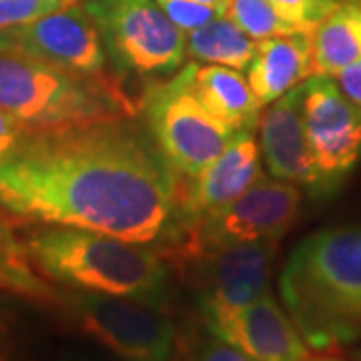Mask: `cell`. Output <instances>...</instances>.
Segmentation results:
<instances>
[{
	"label": "cell",
	"mask_w": 361,
	"mask_h": 361,
	"mask_svg": "<svg viewBox=\"0 0 361 361\" xmlns=\"http://www.w3.org/2000/svg\"><path fill=\"white\" fill-rule=\"evenodd\" d=\"M183 179L135 116L25 133L0 165V209L18 223L159 249L177 223Z\"/></svg>",
	"instance_id": "cell-1"
},
{
	"label": "cell",
	"mask_w": 361,
	"mask_h": 361,
	"mask_svg": "<svg viewBox=\"0 0 361 361\" xmlns=\"http://www.w3.org/2000/svg\"><path fill=\"white\" fill-rule=\"evenodd\" d=\"M279 293L307 348L334 351L361 341V225L305 237L287 257Z\"/></svg>",
	"instance_id": "cell-2"
},
{
	"label": "cell",
	"mask_w": 361,
	"mask_h": 361,
	"mask_svg": "<svg viewBox=\"0 0 361 361\" xmlns=\"http://www.w3.org/2000/svg\"><path fill=\"white\" fill-rule=\"evenodd\" d=\"M32 265L52 283L127 297L165 311L173 297V269L155 247L65 225H44L25 241Z\"/></svg>",
	"instance_id": "cell-3"
},
{
	"label": "cell",
	"mask_w": 361,
	"mask_h": 361,
	"mask_svg": "<svg viewBox=\"0 0 361 361\" xmlns=\"http://www.w3.org/2000/svg\"><path fill=\"white\" fill-rule=\"evenodd\" d=\"M0 109L25 133H49L139 115L116 77H77L28 56L0 51Z\"/></svg>",
	"instance_id": "cell-4"
},
{
	"label": "cell",
	"mask_w": 361,
	"mask_h": 361,
	"mask_svg": "<svg viewBox=\"0 0 361 361\" xmlns=\"http://www.w3.org/2000/svg\"><path fill=\"white\" fill-rule=\"evenodd\" d=\"M191 71L193 63L180 66L167 80L147 85L139 99L145 129L169 165L187 179L205 171L237 133L195 94Z\"/></svg>",
	"instance_id": "cell-5"
},
{
	"label": "cell",
	"mask_w": 361,
	"mask_h": 361,
	"mask_svg": "<svg viewBox=\"0 0 361 361\" xmlns=\"http://www.w3.org/2000/svg\"><path fill=\"white\" fill-rule=\"evenodd\" d=\"M106 61L121 85L127 78L173 77L187 52L185 35L155 0H85Z\"/></svg>",
	"instance_id": "cell-6"
},
{
	"label": "cell",
	"mask_w": 361,
	"mask_h": 361,
	"mask_svg": "<svg viewBox=\"0 0 361 361\" xmlns=\"http://www.w3.org/2000/svg\"><path fill=\"white\" fill-rule=\"evenodd\" d=\"M277 249V239H263L227 245L169 243L159 253L171 269L193 283L199 315L209 317L249 305L269 291Z\"/></svg>",
	"instance_id": "cell-7"
},
{
	"label": "cell",
	"mask_w": 361,
	"mask_h": 361,
	"mask_svg": "<svg viewBox=\"0 0 361 361\" xmlns=\"http://www.w3.org/2000/svg\"><path fill=\"white\" fill-rule=\"evenodd\" d=\"M54 307L118 361H175L177 329L165 311L127 297L66 287L59 291Z\"/></svg>",
	"instance_id": "cell-8"
},
{
	"label": "cell",
	"mask_w": 361,
	"mask_h": 361,
	"mask_svg": "<svg viewBox=\"0 0 361 361\" xmlns=\"http://www.w3.org/2000/svg\"><path fill=\"white\" fill-rule=\"evenodd\" d=\"M299 209L301 191L297 185L261 177L229 205L201 219L175 225L161 247L169 243L227 245L263 239L281 241L299 219Z\"/></svg>",
	"instance_id": "cell-9"
},
{
	"label": "cell",
	"mask_w": 361,
	"mask_h": 361,
	"mask_svg": "<svg viewBox=\"0 0 361 361\" xmlns=\"http://www.w3.org/2000/svg\"><path fill=\"white\" fill-rule=\"evenodd\" d=\"M0 51L28 56L77 77L113 78L99 30L80 2L0 30Z\"/></svg>",
	"instance_id": "cell-10"
},
{
	"label": "cell",
	"mask_w": 361,
	"mask_h": 361,
	"mask_svg": "<svg viewBox=\"0 0 361 361\" xmlns=\"http://www.w3.org/2000/svg\"><path fill=\"white\" fill-rule=\"evenodd\" d=\"M303 87V127L311 157L325 183L337 187L361 161V109L329 75H311Z\"/></svg>",
	"instance_id": "cell-11"
},
{
	"label": "cell",
	"mask_w": 361,
	"mask_h": 361,
	"mask_svg": "<svg viewBox=\"0 0 361 361\" xmlns=\"http://www.w3.org/2000/svg\"><path fill=\"white\" fill-rule=\"evenodd\" d=\"M201 325L251 361H303L310 355L293 319L269 291L239 310L201 317Z\"/></svg>",
	"instance_id": "cell-12"
},
{
	"label": "cell",
	"mask_w": 361,
	"mask_h": 361,
	"mask_svg": "<svg viewBox=\"0 0 361 361\" xmlns=\"http://www.w3.org/2000/svg\"><path fill=\"white\" fill-rule=\"evenodd\" d=\"M257 129L259 151L273 177L303 187L311 197L334 195L311 157L303 127L301 85L267 104V111L259 118Z\"/></svg>",
	"instance_id": "cell-13"
},
{
	"label": "cell",
	"mask_w": 361,
	"mask_h": 361,
	"mask_svg": "<svg viewBox=\"0 0 361 361\" xmlns=\"http://www.w3.org/2000/svg\"><path fill=\"white\" fill-rule=\"evenodd\" d=\"M261 177V151L255 130H237L225 151L205 171L193 179H183L175 225L201 219L229 205Z\"/></svg>",
	"instance_id": "cell-14"
},
{
	"label": "cell",
	"mask_w": 361,
	"mask_h": 361,
	"mask_svg": "<svg viewBox=\"0 0 361 361\" xmlns=\"http://www.w3.org/2000/svg\"><path fill=\"white\" fill-rule=\"evenodd\" d=\"M311 75H315L313 32H293L257 40V51L247 68V82L259 103L267 106Z\"/></svg>",
	"instance_id": "cell-15"
},
{
	"label": "cell",
	"mask_w": 361,
	"mask_h": 361,
	"mask_svg": "<svg viewBox=\"0 0 361 361\" xmlns=\"http://www.w3.org/2000/svg\"><path fill=\"white\" fill-rule=\"evenodd\" d=\"M191 85L201 103L233 130L257 129L263 104L239 71L193 63Z\"/></svg>",
	"instance_id": "cell-16"
},
{
	"label": "cell",
	"mask_w": 361,
	"mask_h": 361,
	"mask_svg": "<svg viewBox=\"0 0 361 361\" xmlns=\"http://www.w3.org/2000/svg\"><path fill=\"white\" fill-rule=\"evenodd\" d=\"M361 59V0H336L313 30V68L334 77Z\"/></svg>",
	"instance_id": "cell-17"
},
{
	"label": "cell",
	"mask_w": 361,
	"mask_h": 361,
	"mask_svg": "<svg viewBox=\"0 0 361 361\" xmlns=\"http://www.w3.org/2000/svg\"><path fill=\"white\" fill-rule=\"evenodd\" d=\"M11 215L0 209V293L25 297L39 305L54 307L59 289H54L32 265L26 243L18 237Z\"/></svg>",
	"instance_id": "cell-18"
},
{
	"label": "cell",
	"mask_w": 361,
	"mask_h": 361,
	"mask_svg": "<svg viewBox=\"0 0 361 361\" xmlns=\"http://www.w3.org/2000/svg\"><path fill=\"white\" fill-rule=\"evenodd\" d=\"M257 51V40L247 37L229 16H217L205 26L185 32V52L197 63L247 71Z\"/></svg>",
	"instance_id": "cell-19"
},
{
	"label": "cell",
	"mask_w": 361,
	"mask_h": 361,
	"mask_svg": "<svg viewBox=\"0 0 361 361\" xmlns=\"http://www.w3.org/2000/svg\"><path fill=\"white\" fill-rule=\"evenodd\" d=\"M225 16H229L233 23L253 40L285 37L293 32H310L285 20L283 16L271 6L269 0H231Z\"/></svg>",
	"instance_id": "cell-20"
},
{
	"label": "cell",
	"mask_w": 361,
	"mask_h": 361,
	"mask_svg": "<svg viewBox=\"0 0 361 361\" xmlns=\"http://www.w3.org/2000/svg\"><path fill=\"white\" fill-rule=\"evenodd\" d=\"M0 361H37L25 323L4 307H0Z\"/></svg>",
	"instance_id": "cell-21"
},
{
	"label": "cell",
	"mask_w": 361,
	"mask_h": 361,
	"mask_svg": "<svg viewBox=\"0 0 361 361\" xmlns=\"http://www.w3.org/2000/svg\"><path fill=\"white\" fill-rule=\"evenodd\" d=\"M80 0H0V30L25 25Z\"/></svg>",
	"instance_id": "cell-22"
},
{
	"label": "cell",
	"mask_w": 361,
	"mask_h": 361,
	"mask_svg": "<svg viewBox=\"0 0 361 361\" xmlns=\"http://www.w3.org/2000/svg\"><path fill=\"white\" fill-rule=\"evenodd\" d=\"M269 2L285 20L310 32H313L315 26L336 6V0H269Z\"/></svg>",
	"instance_id": "cell-23"
},
{
	"label": "cell",
	"mask_w": 361,
	"mask_h": 361,
	"mask_svg": "<svg viewBox=\"0 0 361 361\" xmlns=\"http://www.w3.org/2000/svg\"><path fill=\"white\" fill-rule=\"evenodd\" d=\"M155 2L180 32L197 30V28L205 26L207 23H211L213 18L223 16L217 11H213L211 6H205L197 0H155Z\"/></svg>",
	"instance_id": "cell-24"
},
{
	"label": "cell",
	"mask_w": 361,
	"mask_h": 361,
	"mask_svg": "<svg viewBox=\"0 0 361 361\" xmlns=\"http://www.w3.org/2000/svg\"><path fill=\"white\" fill-rule=\"evenodd\" d=\"M185 361H251L245 353L237 348L229 345L219 337L211 336L203 327L201 334H195L187 349H185Z\"/></svg>",
	"instance_id": "cell-25"
},
{
	"label": "cell",
	"mask_w": 361,
	"mask_h": 361,
	"mask_svg": "<svg viewBox=\"0 0 361 361\" xmlns=\"http://www.w3.org/2000/svg\"><path fill=\"white\" fill-rule=\"evenodd\" d=\"M334 77H336L339 90L348 97L351 103L361 109V59L348 65L345 68L337 71Z\"/></svg>",
	"instance_id": "cell-26"
},
{
	"label": "cell",
	"mask_w": 361,
	"mask_h": 361,
	"mask_svg": "<svg viewBox=\"0 0 361 361\" xmlns=\"http://www.w3.org/2000/svg\"><path fill=\"white\" fill-rule=\"evenodd\" d=\"M23 137H25V130L20 129V125L0 109V165L20 145Z\"/></svg>",
	"instance_id": "cell-27"
},
{
	"label": "cell",
	"mask_w": 361,
	"mask_h": 361,
	"mask_svg": "<svg viewBox=\"0 0 361 361\" xmlns=\"http://www.w3.org/2000/svg\"><path fill=\"white\" fill-rule=\"evenodd\" d=\"M197 2H201V4H205V6H211L213 11H217L219 14L227 13V8H229V4H231V0H197Z\"/></svg>",
	"instance_id": "cell-28"
},
{
	"label": "cell",
	"mask_w": 361,
	"mask_h": 361,
	"mask_svg": "<svg viewBox=\"0 0 361 361\" xmlns=\"http://www.w3.org/2000/svg\"><path fill=\"white\" fill-rule=\"evenodd\" d=\"M303 361H343L341 357L329 355V351H319L317 355H307Z\"/></svg>",
	"instance_id": "cell-29"
},
{
	"label": "cell",
	"mask_w": 361,
	"mask_h": 361,
	"mask_svg": "<svg viewBox=\"0 0 361 361\" xmlns=\"http://www.w3.org/2000/svg\"><path fill=\"white\" fill-rule=\"evenodd\" d=\"M353 360L361 361V349H357V351H353Z\"/></svg>",
	"instance_id": "cell-30"
}]
</instances>
